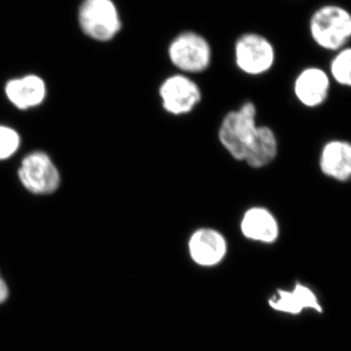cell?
<instances>
[{
    "label": "cell",
    "mask_w": 351,
    "mask_h": 351,
    "mask_svg": "<svg viewBox=\"0 0 351 351\" xmlns=\"http://www.w3.org/2000/svg\"><path fill=\"white\" fill-rule=\"evenodd\" d=\"M308 25L311 38L322 49L337 52L351 40V12L338 4L319 7Z\"/></svg>",
    "instance_id": "1"
},
{
    "label": "cell",
    "mask_w": 351,
    "mask_h": 351,
    "mask_svg": "<svg viewBox=\"0 0 351 351\" xmlns=\"http://www.w3.org/2000/svg\"><path fill=\"white\" fill-rule=\"evenodd\" d=\"M257 108L251 101L226 113L219 129V140L228 154L243 161L245 154L257 130Z\"/></svg>",
    "instance_id": "2"
},
{
    "label": "cell",
    "mask_w": 351,
    "mask_h": 351,
    "mask_svg": "<svg viewBox=\"0 0 351 351\" xmlns=\"http://www.w3.org/2000/svg\"><path fill=\"white\" fill-rule=\"evenodd\" d=\"M168 56L176 68L186 73L206 71L211 64L212 50L206 39L193 32H186L173 39Z\"/></svg>",
    "instance_id": "3"
},
{
    "label": "cell",
    "mask_w": 351,
    "mask_h": 351,
    "mask_svg": "<svg viewBox=\"0 0 351 351\" xmlns=\"http://www.w3.org/2000/svg\"><path fill=\"white\" fill-rule=\"evenodd\" d=\"M83 31L96 40H110L119 34L121 22L112 0H85L80 10Z\"/></svg>",
    "instance_id": "4"
},
{
    "label": "cell",
    "mask_w": 351,
    "mask_h": 351,
    "mask_svg": "<svg viewBox=\"0 0 351 351\" xmlns=\"http://www.w3.org/2000/svg\"><path fill=\"white\" fill-rule=\"evenodd\" d=\"M274 61V46L260 34H244L235 43V63L246 75H263L272 68Z\"/></svg>",
    "instance_id": "5"
},
{
    "label": "cell",
    "mask_w": 351,
    "mask_h": 351,
    "mask_svg": "<svg viewBox=\"0 0 351 351\" xmlns=\"http://www.w3.org/2000/svg\"><path fill=\"white\" fill-rule=\"evenodd\" d=\"M23 186L34 195H49L60 184V174L47 154L32 152L23 159L18 171Z\"/></svg>",
    "instance_id": "6"
},
{
    "label": "cell",
    "mask_w": 351,
    "mask_h": 351,
    "mask_svg": "<svg viewBox=\"0 0 351 351\" xmlns=\"http://www.w3.org/2000/svg\"><path fill=\"white\" fill-rule=\"evenodd\" d=\"M159 97L165 112L172 115H184L197 107L201 91L188 76L175 75L164 80L159 87Z\"/></svg>",
    "instance_id": "7"
},
{
    "label": "cell",
    "mask_w": 351,
    "mask_h": 351,
    "mask_svg": "<svg viewBox=\"0 0 351 351\" xmlns=\"http://www.w3.org/2000/svg\"><path fill=\"white\" fill-rule=\"evenodd\" d=\"M189 257L199 267H212L225 260L228 241L219 230L211 228L196 230L189 239Z\"/></svg>",
    "instance_id": "8"
},
{
    "label": "cell",
    "mask_w": 351,
    "mask_h": 351,
    "mask_svg": "<svg viewBox=\"0 0 351 351\" xmlns=\"http://www.w3.org/2000/svg\"><path fill=\"white\" fill-rule=\"evenodd\" d=\"M331 77L324 69L309 66L295 77L294 92L298 101L306 108H317L328 99Z\"/></svg>",
    "instance_id": "9"
},
{
    "label": "cell",
    "mask_w": 351,
    "mask_h": 351,
    "mask_svg": "<svg viewBox=\"0 0 351 351\" xmlns=\"http://www.w3.org/2000/svg\"><path fill=\"white\" fill-rule=\"evenodd\" d=\"M240 230L245 239L258 243H274L280 228L274 215L265 207H251L245 212L240 223Z\"/></svg>",
    "instance_id": "10"
},
{
    "label": "cell",
    "mask_w": 351,
    "mask_h": 351,
    "mask_svg": "<svg viewBox=\"0 0 351 351\" xmlns=\"http://www.w3.org/2000/svg\"><path fill=\"white\" fill-rule=\"evenodd\" d=\"M269 306L279 313L298 315L306 309L323 313L317 295L313 289L302 283H295L291 291L277 290L276 294L269 300Z\"/></svg>",
    "instance_id": "11"
},
{
    "label": "cell",
    "mask_w": 351,
    "mask_h": 351,
    "mask_svg": "<svg viewBox=\"0 0 351 351\" xmlns=\"http://www.w3.org/2000/svg\"><path fill=\"white\" fill-rule=\"evenodd\" d=\"M321 172L330 179L346 182L351 179V144L332 140L323 147L320 154Z\"/></svg>",
    "instance_id": "12"
},
{
    "label": "cell",
    "mask_w": 351,
    "mask_h": 351,
    "mask_svg": "<svg viewBox=\"0 0 351 351\" xmlns=\"http://www.w3.org/2000/svg\"><path fill=\"white\" fill-rule=\"evenodd\" d=\"M5 93L15 107L27 110L43 103L46 96L45 83L36 75L16 78L7 83Z\"/></svg>",
    "instance_id": "13"
},
{
    "label": "cell",
    "mask_w": 351,
    "mask_h": 351,
    "mask_svg": "<svg viewBox=\"0 0 351 351\" xmlns=\"http://www.w3.org/2000/svg\"><path fill=\"white\" fill-rule=\"evenodd\" d=\"M278 144L276 133L267 126H258L243 161L254 169L269 165L276 158Z\"/></svg>",
    "instance_id": "14"
},
{
    "label": "cell",
    "mask_w": 351,
    "mask_h": 351,
    "mask_svg": "<svg viewBox=\"0 0 351 351\" xmlns=\"http://www.w3.org/2000/svg\"><path fill=\"white\" fill-rule=\"evenodd\" d=\"M335 53L330 64V77L341 86L351 88V46Z\"/></svg>",
    "instance_id": "15"
},
{
    "label": "cell",
    "mask_w": 351,
    "mask_h": 351,
    "mask_svg": "<svg viewBox=\"0 0 351 351\" xmlns=\"http://www.w3.org/2000/svg\"><path fill=\"white\" fill-rule=\"evenodd\" d=\"M20 137L10 127L0 125V160L9 158L17 152Z\"/></svg>",
    "instance_id": "16"
},
{
    "label": "cell",
    "mask_w": 351,
    "mask_h": 351,
    "mask_svg": "<svg viewBox=\"0 0 351 351\" xmlns=\"http://www.w3.org/2000/svg\"><path fill=\"white\" fill-rule=\"evenodd\" d=\"M9 298V287L0 274V304H3Z\"/></svg>",
    "instance_id": "17"
}]
</instances>
